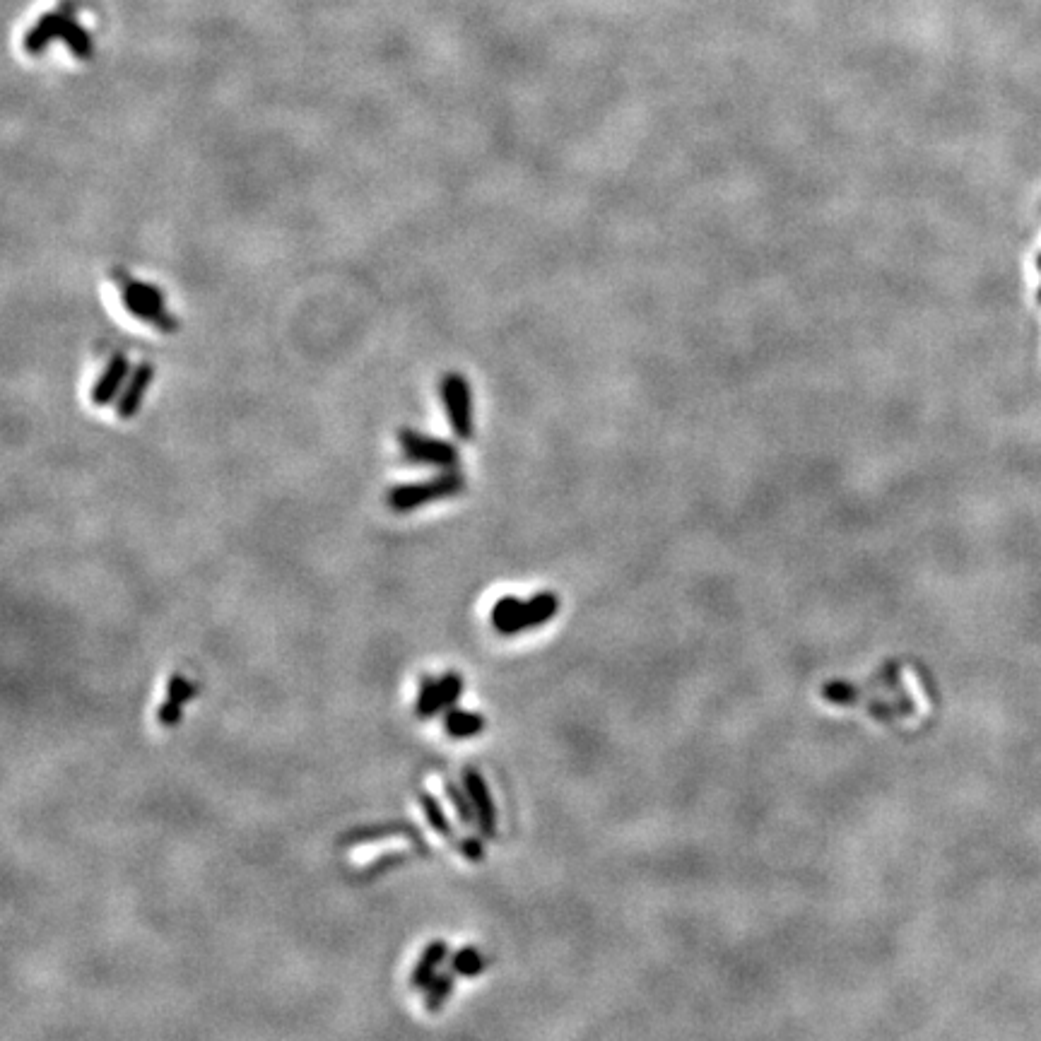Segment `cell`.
<instances>
[{
  "mask_svg": "<svg viewBox=\"0 0 1041 1041\" xmlns=\"http://www.w3.org/2000/svg\"><path fill=\"white\" fill-rule=\"evenodd\" d=\"M410 856L408 854H388V856H381L379 861L372 863V868L367 870V878H374L376 873H381V870H388L391 866H401V863H408Z\"/></svg>",
  "mask_w": 1041,
  "mask_h": 1041,
  "instance_id": "cell-24",
  "label": "cell"
},
{
  "mask_svg": "<svg viewBox=\"0 0 1041 1041\" xmlns=\"http://www.w3.org/2000/svg\"><path fill=\"white\" fill-rule=\"evenodd\" d=\"M454 979H456L454 969H451V972L434 976V981L427 986V991H425L427 1013H439V1010L444 1008L446 1001H449V996L454 993Z\"/></svg>",
  "mask_w": 1041,
  "mask_h": 1041,
  "instance_id": "cell-14",
  "label": "cell"
},
{
  "mask_svg": "<svg viewBox=\"0 0 1041 1041\" xmlns=\"http://www.w3.org/2000/svg\"><path fill=\"white\" fill-rule=\"evenodd\" d=\"M444 788H446V793H449V801L454 803L456 813H458V817H461L463 825H473V822H478V815H475L473 801H470L466 786H458L451 779H446Z\"/></svg>",
  "mask_w": 1041,
  "mask_h": 1041,
  "instance_id": "cell-17",
  "label": "cell"
},
{
  "mask_svg": "<svg viewBox=\"0 0 1041 1041\" xmlns=\"http://www.w3.org/2000/svg\"><path fill=\"white\" fill-rule=\"evenodd\" d=\"M181 704L172 702V699H164V704L160 709H157V721L162 723L164 728H174L176 723L181 721Z\"/></svg>",
  "mask_w": 1041,
  "mask_h": 1041,
  "instance_id": "cell-22",
  "label": "cell"
},
{
  "mask_svg": "<svg viewBox=\"0 0 1041 1041\" xmlns=\"http://www.w3.org/2000/svg\"><path fill=\"white\" fill-rule=\"evenodd\" d=\"M114 278H119V282H121V297H123V304H126L128 314H133L138 321L150 323V326H155L157 331H162V333L176 331L179 321L169 314L167 304H164V294L157 290L155 285H147V282L128 278V275L121 273V270L119 273H114Z\"/></svg>",
  "mask_w": 1041,
  "mask_h": 1041,
  "instance_id": "cell-2",
  "label": "cell"
},
{
  "mask_svg": "<svg viewBox=\"0 0 1041 1041\" xmlns=\"http://www.w3.org/2000/svg\"><path fill=\"white\" fill-rule=\"evenodd\" d=\"M386 837H405L413 839L417 851H427V841L420 834V829L410 822L393 820V822H381V825H367V827H355L350 832L340 837V844H362V841H374V839H386Z\"/></svg>",
  "mask_w": 1041,
  "mask_h": 1041,
  "instance_id": "cell-8",
  "label": "cell"
},
{
  "mask_svg": "<svg viewBox=\"0 0 1041 1041\" xmlns=\"http://www.w3.org/2000/svg\"><path fill=\"white\" fill-rule=\"evenodd\" d=\"M463 786H466L470 801H473L475 815H478V827L485 839L497 837V810H494L490 788H487L485 776L475 769L463 772Z\"/></svg>",
  "mask_w": 1041,
  "mask_h": 1041,
  "instance_id": "cell-7",
  "label": "cell"
},
{
  "mask_svg": "<svg viewBox=\"0 0 1041 1041\" xmlns=\"http://www.w3.org/2000/svg\"><path fill=\"white\" fill-rule=\"evenodd\" d=\"M463 687H466V682H463L461 675L454 673V670L446 673L439 682H432V680L422 682L420 697H417V704H415L417 719H432V716H437L441 709L454 707L456 699L461 697Z\"/></svg>",
  "mask_w": 1041,
  "mask_h": 1041,
  "instance_id": "cell-5",
  "label": "cell"
},
{
  "mask_svg": "<svg viewBox=\"0 0 1041 1041\" xmlns=\"http://www.w3.org/2000/svg\"><path fill=\"white\" fill-rule=\"evenodd\" d=\"M61 41L68 46L70 51H73L75 56L82 58V61H87V58L92 56V39H90V34H87V29L82 27V25H78V22H75L73 17H68V20L63 22Z\"/></svg>",
  "mask_w": 1041,
  "mask_h": 1041,
  "instance_id": "cell-16",
  "label": "cell"
},
{
  "mask_svg": "<svg viewBox=\"0 0 1041 1041\" xmlns=\"http://www.w3.org/2000/svg\"><path fill=\"white\" fill-rule=\"evenodd\" d=\"M196 690L198 687L193 685V682H188L184 675H172L167 685V699H172V702L184 707L186 702H191V699L196 697Z\"/></svg>",
  "mask_w": 1041,
  "mask_h": 1041,
  "instance_id": "cell-19",
  "label": "cell"
},
{
  "mask_svg": "<svg viewBox=\"0 0 1041 1041\" xmlns=\"http://www.w3.org/2000/svg\"><path fill=\"white\" fill-rule=\"evenodd\" d=\"M68 17H70L68 5L63 10H56V13H49V15L41 17V20L32 29H29V34L25 37V51H27V54L37 56V54H41V51L46 49V46L51 44V41L61 39L63 22H66Z\"/></svg>",
  "mask_w": 1041,
  "mask_h": 1041,
  "instance_id": "cell-11",
  "label": "cell"
},
{
  "mask_svg": "<svg viewBox=\"0 0 1041 1041\" xmlns=\"http://www.w3.org/2000/svg\"><path fill=\"white\" fill-rule=\"evenodd\" d=\"M825 697L829 699V702H837V704H854L858 699V692L854 690V687L844 685V682H834V685L825 687Z\"/></svg>",
  "mask_w": 1041,
  "mask_h": 1041,
  "instance_id": "cell-20",
  "label": "cell"
},
{
  "mask_svg": "<svg viewBox=\"0 0 1041 1041\" xmlns=\"http://www.w3.org/2000/svg\"><path fill=\"white\" fill-rule=\"evenodd\" d=\"M152 379H155V367H152L150 362L138 364V367L133 369L126 386H123L119 401H116V415H119L121 420H131V417L138 415L143 398L147 396V391H150Z\"/></svg>",
  "mask_w": 1041,
  "mask_h": 1041,
  "instance_id": "cell-10",
  "label": "cell"
},
{
  "mask_svg": "<svg viewBox=\"0 0 1041 1041\" xmlns=\"http://www.w3.org/2000/svg\"><path fill=\"white\" fill-rule=\"evenodd\" d=\"M439 396L449 415L451 429L458 439L473 437V401H470L468 381L461 374H446L439 384Z\"/></svg>",
  "mask_w": 1041,
  "mask_h": 1041,
  "instance_id": "cell-4",
  "label": "cell"
},
{
  "mask_svg": "<svg viewBox=\"0 0 1041 1041\" xmlns=\"http://www.w3.org/2000/svg\"><path fill=\"white\" fill-rule=\"evenodd\" d=\"M485 967L487 960L475 948H463L451 957V969H454L458 976H478L485 972Z\"/></svg>",
  "mask_w": 1041,
  "mask_h": 1041,
  "instance_id": "cell-18",
  "label": "cell"
},
{
  "mask_svg": "<svg viewBox=\"0 0 1041 1041\" xmlns=\"http://www.w3.org/2000/svg\"><path fill=\"white\" fill-rule=\"evenodd\" d=\"M458 851H461V854L466 856L468 861H473V863L485 861V844H482V841L475 839V837L463 839L461 844H458Z\"/></svg>",
  "mask_w": 1041,
  "mask_h": 1041,
  "instance_id": "cell-23",
  "label": "cell"
},
{
  "mask_svg": "<svg viewBox=\"0 0 1041 1041\" xmlns=\"http://www.w3.org/2000/svg\"><path fill=\"white\" fill-rule=\"evenodd\" d=\"M557 610H560V598H557L555 593H538L531 601L523 603L509 620L494 625V629H497L499 634H504V637H511V634H519L526 632V629L545 625V622H550L552 617H555Z\"/></svg>",
  "mask_w": 1041,
  "mask_h": 1041,
  "instance_id": "cell-6",
  "label": "cell"
},
{
  "mask_svg": "<svg viewBox=\"0 0 1041 1041\" xmlns=\"http://www.w3.org/2000/svg\"><path fill=\"white\" fill-rule=\"evenodd\" d=\"M466 490V478L454 468L441 470V475L425 482H415V485H398L393 490H388L386 502L396 514H408L425 504L437 502V499L454 497Z\"/></svg>",
  "mask_w": 1041,
  "mask_h": 1041,
  "instance_id": "cell-1",
  "label": "cell"
},
{
  "mask_svg": "<svg viewBox=\"0 0 1041 1041\" xmlns=\"http://www.w3.org/2000/svg\"><path fill=\"white\" fill-rule=\"evenodd\" d=\"M446 955H449V945L444 940H432L420 955V960H417L413 974H410V988L413 991H427V986L437 976V967L444 964Z\"/></svg>",
  "mask_w": 1041,
  "mask_h": 1041,
  "instance_id": "cell-12",
  "label": "cell"
},
{
  "mask_svg": "<svg viewBox=\"0 0 1041 1041\" xmlns=\"http://www.w3.org/2000/svg\"><path fill=\"white\" fill-rule=\"evenodd\" d=\"M398 446H401V456L413 466H432L449 470L456 468L458 463V451L449 441L429 437V434L417 432V429H401L398 432Z\"/></svg>",
  "mask_w": 1041,
  "mask_h": 1041,
  "instance_id": "cell-3",
  "label": "cell"
},
{
  "mask_svg": "<svg viewBox=\"0 0 1041 1041\" xmlns=\"http://www.w3.org/2000/svg\"><path fill=\"white\" fill-rule=\"evenodd\" d=\"M521 605L523 603L516 596H507V598H502V601L494 603V608H492V625H499V622L509 620V617L521 608Z\"/></svg>",
  "mask_w": 1041,
  "mask_h": 1041,
  "instance_id": "cell-21",
  "label": "cell"
},
{
  "mask_svg": "<svg viewBox=\"0 0 1041 1041\" xmlns=\"http://www.w3.org/2000/svg\"><path fill=\"white\" fill-rule=\"evenodd\" d=\"M487 721L485 716L475 714V711H463V709H449L444 716V728L451 738L466 740L475 738V735L485 731Z\"/></svg>",
  "mask_w": 1041,
  "mask_h": 1041,
  "instance_id": "cell-13",
  "label": "cell"
},
{
  "mask_svg": "<svg viewBox=\"0 0 1041 1041\" xmlns=\"http://www.w3.org/2000/svg\"><path fill=\"white\" fill-rule=\"evenodd\" d=\"M417 801H420L422 810H425V817H427L429 827H432L434 832L439 834V837H446V839L454 837V827H451V822H449V817H446L444 808H441V803L432 796V793L420 791V793H417Z\"/></svg>",
  "mask_w": 1041,
  "mask_h": 1041,
  "instance_id": "cell-15",
  "label": "cell"
},
{
  "mask_svg": "<svg viewBox=\"0 0 1041 1041\" xmlns=\"http://www.w3.org/2000/svg\"><path fill=\"white\" fill-rule=\"evenodd\" d=\"M128 376H131V362H128V357L126 355L111 357L107 369H104L102 376L94 381L92 403L99 405V408H104V405H111L114 401H119Z\"/></svg>",
  "mask_w": 1041,
  "mask_h": 1041,
  "instance_id": "cell-9",
  "label": "cell"
}]
</instances>
